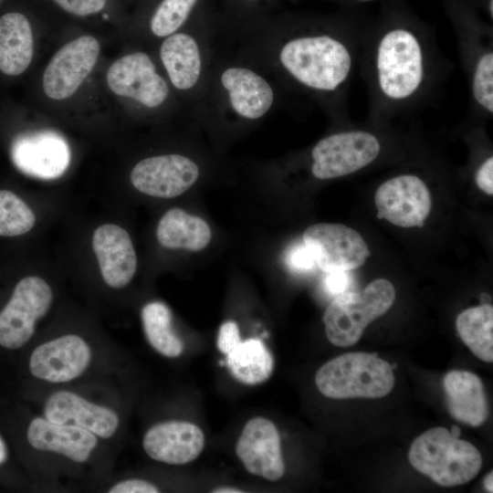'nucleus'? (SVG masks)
Masks as SVG:
<instances>
[{"mask_svg": "<svg viewBox=\"0 0 493 493\" xmlns=\"http://www.w3.org/2000/svg\"><path fill=\"white\" fill-rule=\"evenodd\" d=\"M477 8L482 11L490 21L493 20V0H472Z\"/></svg>", "mask_w": 493, "mask_h": 493, "instance_id": "obj_38", "label": "nucleus"}, {"mask_svg": "<svg viewBox=\"0 0 493 493\" xmlns=\"http://www.w3.org/2000/svg\"><path fill=\"white\" fill-rule=\"evenodd\" d=\"M100 50V43L91 36L79 37L59 48L43 75L46 95L57 100L72 96L94 68Z\"/></svg>", "mask_w": 493, "mask_h": 493, "instance_id": "obj_11", "label": "nucleus"}, {"mask_svg": "<svg viewBox=\"0 0 493 493\" xmlns=\"http://www.w3.org/2000/svg\"><path fill=\"white\" fill-rule=\"evenodd\" d=\"M35 215L16 194L0 190V236H17L30 231Z\"/></svg>", "mask_w": 493, "mask_h": 493, "instance_id": "obj_29", "label": "nucleus"}, {"mask_svg": "<svg viewBox=\"0 0 493 493\" xmlns=\"http://www.w3.org/2000/svg\"><path fill=\"white\" fill-rule=\"evenodd\" d=\"M493 157H487L477 167L475 173L477 185L484 193L493 194Z\"/></svg>", "mask_w": 493, "mask_h": 493, "instance_id": "obj_36", "label": "nucleus"}, {"mask_svg": "<svg viewBox=\"0 0 493 493\" xmlns=\"http://www.w3.org/2000/svg\"><path fill=\"white\" fill-rule=\"evenodd\" d=\"M367 20L359 11L336 33L303 35L288 40L279 59L288 74L304 87L343 95L359 67Z\"/></svg>", "mask_w": 493, "mask_h": 493, "instance_id": "obj_2", "label": "nucleus"}, {"mask_svg": "<svg viewBox=\"0 0 493 493\" xmlns=\"http://www.w3.org/2000/svg\"><path fill=\"white\" fill-rule=\"evenodd\" d=\"M90 358V349L80 337L65 335L36 348L30 357L29 369L37 378L63 383L79 376Z\"/></svg>", "mask_w": 493, "mask_h": 493, "instance_id": "obj_16", "label": "nucleus"}, {"mask_svg": "<svg viewBox=\"0 0 493 493\" xmlns=\"http://www.w3.org/2000/svg\"><path fill=\"white\" fill-rule=\"evenodd\" d=\"M463 342L480 360L493 361V308L483 304L462 311L456 321Z\"/></svg>", "mask_w": 493, "mask_h": 493, "instance_id": "obj_27", "label": "nucleus"}, {"mask_svg": "<svg viewBox=\"0 0 493 493\" xmlns=\"http://www.w3.org/2000/svg\"><path fill=\"white\" fill-rule=\"evenodd\" d=\"M394 0H341L344 5L348 8V11H360V9L365 5L375 3H388Z\"/></svg>", "mask_w": 493, "mask_h": 493, "instance_id": "obj_37", "label": "nucleus"}, {"mask_svg": "<svg viewBox=\"0 0 493 493\" xmlns=\"http://www.w3.org/2000/svg\"><path fill=\"white\" fill-rule=\"evenodd\" d=\"M351 282V277L349 270L327 272L323 281L326 291L332 296H338L345 292Z\"/></svg>", "mask_w": 493, "mask_h": 493, "instance_id": "obj_34", "label": "nucleus"}, {"mask_svg": "<svg viewBox=\"0 0 493 493\" xmlns=\"http://www.w3.org/2000/svg\"><path fill=\"white\" fill-rule=\"evenodd\" d=\"M34 50L32 29L20 13L0 17V70L9 76L23 73L30 65Z\"/></svg>", "mask_w": 493, "mask_h": 493, "instance_id": "obj_23", "label": "nucleus"}, {"mask_svg": "<svg viewBox=\"0 0 493 493\" xmlns=\"http://www.w3.org/2000/svg\"><path fill=\"white\" fill-rule=\"evenodd\" d=\"M65 11L77 16H88L100 12L107 0H53Z\"/></svg>", "mask_w": 493, "mask_h": 493, "instance_id": "obj_33", "label": "nucleus"}, {"mask_svg": "<svg viewBox=\"0 0 493 493\" xmlns=\"http://www.w3.org/2000/svg\"><path fill=\"white\" fill-rule=\"evenodd\" d=\"M204 446L203 431L196 425L184 421L155 425L143 438V448L147 455L170 465H184L194 460Z\"/></svg>", "mask_w": 493, "mask_h": 493, "instance_id": "obj_17", "label": "nucleus"}, {"mask_svg": "<svg viewBox=\"0 0 493 493\" xmlns=\"http://www.w3.org/2000/svg\"><path fill=\"white\" fill-rule=\"evenodd\" d=\"M226 362L234 378L249 385L267 381L274 366L270 351L257 339L241 341L226 354Z\"/></svg>", "mask_w": 493, "mask_h": 493, "instance_id": "obj_26", "label": "nucleus"}, {"mask_svg": "<svg viewBox=\"0 0 493 493\" xmlns=\"http://www.w3.org/2000/svg\"><path fill=\"white\" fill-rule=\"evenodd\" d=\"M6 456H7L6 446L2 437L0 436V465L5 461Z\"/></svg>", "mask_w": 493, "mask_h": 493, "instance_id": "obj_41", "label": "nucleus"}, {"mask_svg": "<svg viewBox=\"0 0 493 493\" xmlns=\"http://www.w3.org/2000/svg\"><path fill=\"white\" fill-rule=\"evenodd\" d=\"M493 475L490 471L484 478V487L488 492H493Z\"/></svg>", "mask_w": 493, "mask_h": 493, "instance_id": "obj_40", "label": "nucleus"}, {"mask_svg": "<svg viewBox=\"0 0 493 493\" xmlns=\"http://www.w3.org/2000/svg\"><path fill=\"white\" fill-rule=\"evenodd\" d=\"M303 243L326 273L360 267L371 255L362 236L341 224L312 225L304 231Z\"/></svg>", "mask_w": 493, "mask_h": 493, "instance_id": "obj_9", "label": "nucleus"}, {"mask_svg": "<svg viewBox=\"0 0 493 493\" xmlns=\"http://www.w3.org/2000/svg\"><path fill=\"white\" fill-rule=\"evenodd\" d=\"M198 166L179 154L149 157L131 170V182L147 195L172 198L187 191L197 180Z\"/></svg>", "mask_w": 493, "mask_h": 493, "instance_id": "obj_13", "label": "nucleus"}, {"mask_svg": "<svg viewBox=\"0 0 493 493\" xmlns=\"http://www.w3.org/2000/svg\"><path fill=\"white\" fill-rule=\"evenodd\" d=\"M156 236L167 249L200 251L211 240V229L202 218L180 208L168 210L160 219Z\"/></svg>", "mask_w": 493, "mask_h": 493, "instance_id": "obj_24", "label": "nucleus"}, {"mask_svg": "<svg viewBox=\"0 0 493 493\" xmlns=\"http://www.w3.org/2000/svg\"><path fill=\"white\" fill-rule=\"evenodd\" d=\"M106 79L113 93L131 98L148 108L161 105L169 92L166 81L143 52H134L113 62Z\"/></svg>", "mask_w": 493, "mask_h": 493, "instance_id": "obj_12", "label": "nucleus"}, {"mask_svg": "<svg viewBox=\"0 0 493 493\" xmlns=\"http://www.w3.org/2000/svg\"><path fill=\"white\" fill-rule=\"evenodd\" d=\"M444 390L448 412L454 419L471 426L485 423L488 404L477 375L463 370L450 371L444 378Z\"/></svg>", "mask_w": 493, "mask_h": 493, "instance_id": "obj_21", "label": "nucleus"}, {"mask_svg": "<svg viewBox=\"0 0 493 493\" xmlns=\"http://www.w3.org/2000/svg\"><path fill=\"white\" fill-rule=\"evenodd\" d=\"M286 264L291 271L299 274L309 273L317 267L313 255L304 243L295 244L288 248Z\"/></svg>", "mask_w": 493, "mask_h": 493, "instance_id": "obj_31", "label": "nucleus"}, {"mask_svg": "<svg viewBox=\"0 0 493 493\" xmlns=\"http://www.w3.org/2000/svg\"><path fill=\"white\" fill-rule=\"evenodd\" d=\"M236 452L252 475L269 481H277L284 475L279 434L276 425L267 418L257 416L245 425Z\"/></svg>", "mask_w": 493, "mask_h": 493, "instance_id": "obj_15", "label": "nucleus"}, {"mask_svg": "<svg viewBox=\"0 0 493 493\" xmlns=\"http://www.w3.org/2000/svg\"><path fill=\"white\" fill-rule=\"evenodd\" d=\"M455 30L468 90L476 96L493 89V33L472 0H442Z\"/></svg>", "mask_w": 493, "mask_h": 493, "instance_id": "obj_5", "label": "nucleus"}, {"mask_svg": "<svg viewBox=\"0 0 493 493\" xmlns=\"http://www.w3.org/2000/svg\"><path fill=\"white\" fill-rule=\"evenodd\" d=\"M12 160L25 174L51 180L61 176L70 163L66 140L51 131H39L17 137L11 147Z\"/></svg>", "mask_w": 493, "mask_h": 493, "instance_id": "obj_14", "label": "nucleus"}, {"mask_svg": "<svg viewBox=\"0 0 493 493\" xmlns=\"http://www.w3.org/2000/svg\"><path fill=\"white\" fill-rule=\"evenodd\" d=\"M377 217L401 227H423L432 207L423 179L404 173L383 182L376 190Z\"/></svg>", "mask_w": 493, "mask_h": 493, "instance_id": "obj_10", "label": "nucleus"}, {"mask_svg": "<svg viewBox=\"0 0 493 493\" xmlns=\"http://www.w3.org/2000/svg\"><path fill=\"white\" fill-rule=\"evenodd\" d=\"M408 459L416 470L443 487L469 482L482 467L478 449L444 427H434L417 436Z\"/></svg>", "mask_w": 493, "mask_h": 493, "instance_id": "obj_3", "label": "nucleus"}, {"mask_svg": "<svg viewBox=\"0 0 493 493\" xmlns=\"http://www.w3.org/2000/svg\"><path fill=\"white\" fill-rule=\"evenodd\" d=\"M44 413L52 423L79 426L102 438L112 436L119 425L118 415L112 410L67 391L51 394Z\"/></svg>", "mask_w": 493, "mask_h": 493, "instance_id": "obj_19", "label": "nucleus"}, {"mask_svg": "<svg viewBox=\"0 0 493 493\" xmlns=\"http://www.w3.org/2000/svg\"><path fill=\"white\" fill-rule=\"evenodd\" d=\"M52 298L49 285L41 278L21 279L0 312V345L17 349L26 343L37 320L47 312Z\"/></svg>", "mask_w": 493, "mask_h": 493, "instance_id": "obj_8", "label": "nucleus"}, {"mask_svg": "<svg viewBox=\"0 0 493 493\" xmlns=\"http://www.w3.org/2000/svg\"><path fill=\"white\" fill-rule=\"evenodd\" d=\"M394 299V287L384 278L372 281L362 291L336 296L322 317L328 340L338 347L355 344L368 324L387 312Z\"/></svg>", "mask_w": 493, "mask_h": 493, "instance_id": "obj_6", "label": "nucleus"}, {"mask_svg": "<svg viewBox=\"0 0 493 493\" xmlns=\"http://www.w3.org/2000/svg\"><path fill=\"white\" fill-rule=\"evenodd\" d=\"M159 488L142 479H129L117 483L113 486L110 493H157Z\"/></svg>", "mask_w": 493, "mask_h": 493, "instance_id": "obj_35", "label": "nucleus"}, {"mask_svg": "<svg viewBox=\"0 0 493 493\" xmlns=\"http://www.w3.org/2000/svg\"><path fill=\"white\" fill-rule=\"evenodd\" d=\"M315 383L329 398H380L392 391L394 375L391 365L374 354L348 352L323 364Z\"/></svg>", "mask_w": 493, "mask_h": 493, "instance_id": "obj_4", "label": "nucleus"}, {"mask_svg": "<svg viewBox=\"0 0 493 493\" xmlns=\"http://www.w3.org/2000/svg\"><path fill=\"white\" fill-rule=\"evenodd\" d=\"M221 81L229 92L233 109L245 118L262 117L273 103L274 92L270 85L250 69L228 68L223 72Z\"/></svg>", "mask_w": 493, "mask_h": 493, "instance_id": "obj_22", "label": "nucleus"}, {"mask_svg": "<svg viewBox=\"0 0 493 493\" xmlns=\"http://www.w3.org/2000/svg\"><path fill=\"white\" fill-rule=\"evenodd\" d=\"M359 68L368 88V115L381 121L426 106L444 84L450 63L430 25L403 0H394L367 20Z\"/></svg>", "mask_w": 493, "mask_h": 493, "instance_id": "obj_1", "label": "nucleus"}, {"mask_svg": "<svg viewBox=\"0 0 493 493\" xmlns=\"http://www.w3.org/2000/svg\"><path fill=\"white\" fill-rule=\"evenodd\" d=\"M92 248L108 286L121 288L130 283L136 271L137 257L125 229L114 224L99 226L92 236Z\"/></svg>", "mask_w": 493, "mask_h": 493, "instance_id": "obj_18", "label": "nucleus"}, {"mask_svg": "<svg viewBox=\"0 0 493 493\" xmlns=\"http://www.w3.org/2000/svg\"><path fill=\"white\" fill-rule=\"evenodd\" d=\"M27 439L36 449L59 453L75 462L86 461L98 443L96 435L86 429L41 417L30 423Z\"/></svg>", "mask_w": 493, "mask_h": 493, "instance_id": "obj_20", "label": "nucleus"}, {"mask_svg": "<svg viewBox=\"0 0 493 493\" xmlns=\"http://www.w3.org/2000/svg\"><path fill=\"white\" fill-rule=\"evenodd\" d=\"M160 56L175 88L188 89L195 85L201 72V57L191 36L170 35L161 46Z\"/></svg>", "mask_w": 493, "mask_h": 493, "instance_id": "obj_25", "label": "nucleus"}, {"mask_svg": "<svg viewBox=\"0 0 493 493\" xmlns=\"http://www.w3.org/2000/svg\"><path fill=\"white\" fill-rule=\"evenodd\" d=\"M212 492L214 493H238L239 492L240 493L244 491L239 488H233V487H219V488H214Z\"/></svg>", "mask_w": 493, "mask_h": 493, "instance_id": "obj_39", "label": "nucleus"}, {"mask_svg": "<svg viewBox=\"0 0 493 493\" xmlns=\"http://www.w3.org/2000/svg\"><path fill=\"white\" fill-rule=\"evenodd\" d=\"M240 341L239 329L235 321L227 320L220 326L216 345L222 353L228 354Z\"/></svg>", "mask_w": 493, "mask_h": 493, "instance_id": "obj_32", "label": "nucleus"}, {"mask_svg": "<svg viewBox=\"0 0 493 493\" xmlns=\"http://www.w3.org/2000/svg\"><path fill=\"white\" fill-rule=\"evenodd\" d=\"M143 330L150 344L161 354L175 358L182 354L183 341L172 329V312L160 301L146 304L142 310Z\"/></svg>", "mask_w": 493, "mask_h": 493, "instance_id": "obj_28", "label": "nucleus"}, {"mask_svg": "<svg viewBox=\"0 0 493 493\" xmlns=\"http://www.w3.org/2000/svg\"><path fill=\"white\" fill-rule=\"evenodd\" d=\"M451 434H452L454 436L459 437L460 435H461V431H460L459 426L456 425H453V426H452Z\"/></svg>", "mask_w": 493, "mask_h": 493, "instance_id": "obj_42", "label": "nucleus"}, {"mask_svg": "<svg viewBox=\"0 0 493 493\" xmlns=\"http://www.w3.org/2000/svg\"><path fill=\"white\" fill-rule=\"evenodd\" d=\"M382 151L381 138L372 130H342L315 144L311 151V173L320 180L346 176L374 163Z\"/></svg>", "mask_w": 493, "mask_h": 493, "instance_id": "obj_7", "label": "nucleus"}, {"mask_svg": "<svg viewBox=\"0 0 493 493\" xmlns=\"http://www.w3.org/2000/svg\"><path fill=\"white\" fill-rule=\"evenodd\" d=\"M196 0H163L151 20V29L158 37L175 32L186 20Z\"/></svg>", "mask_w": 493, "mask_h": 493, "instance_id": "obj_30", "label": "nucleus"}]
</instances>
